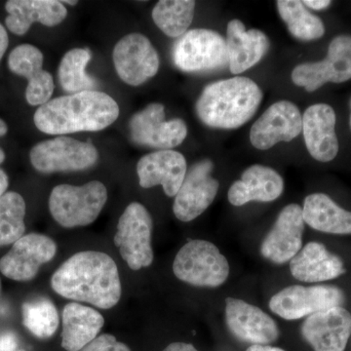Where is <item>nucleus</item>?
I'll use <instances>...</instances> for the list:
<instances>
[{
	"instance_id": "11",
	"label": "nucleus",
	"mask_w": 351,
	"mask_h": 351,
	"mask_svg": "<svg viewBox=\"0 0 351 351\" xmlns=\"http://www.w3.org/2000/svg\"><path fill=\"white\" fill-rule=\"evenodd\" d=\"M129 126L134 143L160 151L178 147L188 135L184 120L165 119V110L161 104H151L134 114Z\"/></svg>"
},
{
	"instance_id": "26",
	"label": "nucleus",
	"mask_w": 351,
	"mask_h": 351,
	"mask_svg": "<svg viewBox=\"0 0 351 351\" xmlns=\"http://www.w3.org/2000/svg\"><path fill=\"white\" fill-rule=\"evenodd\" d=\"M103 315L92 307L69 302L62 317V348L66 351H80L98 337L103 329Z\"/></svg>"
},
{
	"instance_id": "23",
	"label": "nucleus",
	"mask_w": 351,
	"mask_h": 351,
	"mask_svg": "<svg viewBox=\"0 0 351 351\" xmlns=\"http://www.w3.org/2000/svg\"><path fill=\"white\" fill-rule=\"evenodd\" d=\"M294 278L301 282L316 283L338 278L346 272L343 261L328 251L319 242H309L290 261Z\"/></svg>"
},
{
	"instance_id": "27",
	"label": "nucleus",
	"mask_w": 351,
	"mask_h": 351,
	"mask_svg": "<svg viewBox=\"0 0 351 351\" xmlns=\"http://www.w3.org/2000/svg\"><path fill=\"white\" fill-rule=\"evenodd\" d=\"M304 223L313 230L331 234H351V212L337 205L324 193L306 196L302 207Z\"/></svg>"
},
{
	"instance_id": "18",
	"label": "nucleus",
	"mask_w": 351,
	"mask_h": 351,
	"mask_svg": "<svg viewBox=\"0 0 351 351\" xmlns=\"http://www.w3.org/2000/svg\"><path fill=\"white\" fill-rule=\"evenodd\" d=\"M301 332L314 351H345L351 336V314L343 306L311 314Z\"/></svg>"
},
{
	"instance_id": "15",
	"label": "nucleus",
	"mask_w": 351,
	"mask_h": 351,
	"mask_svg": "<svg viewBox=\"0 0 351 351\" xmlns=\"http://www.w3.org/2000/svg\"><path fill=\"white\" fill-rule=\"evenodd\" d=\"M54 240L39 233H29L13 244L11 250L0 260V271L15 281H29L38 274L44 263L56 255Z\"/></svg>"
},
{
	"instance_id": "28",
	"label": "nucleus",
	"mask_w": 351,
	"mask_h": 351,
	"mask_svg": "<svg viewBox=\"0 0 351 351\" xmlns=\"http://www.w3.org/2000/svg\"><path fill=\"white\" fill-rule=\"evenodd\" d=\"M195 10L193 0H161L152 10V19L166 36L181 38L191 27Z\"/></svg>"
},
{
	"instance_id": "9",
	"label": "nucleus",
	"mask_w": 351,
	"mask_h": 351,
	"mask_svg": "<svg viewBox=\"0 0 351 351\" xmlns=\"http://www.w3.org/2000/svg\"><path fill=\"white\" fill-rule=\"evenodd\" d=\"M345 302V292L335 285H293L274 295L270 299L269 308L283 319L297 320L343 306Z\"/></svg>"
},
{
	"instance_id": "2",
	"label": "nucleus",
	"mask_w": 351,
	"mask_h": 351,
	"mask_svg": "<svg viewBox=\"0 0 351 351\" xmlns=\"http://www.w3.org/2000/svg\"><path fill=\"white\" fill-rule=\"evenodd\" d=\"M119 117V107L104 92H78L53 99L34 113L36 128L48 135L101 131Z\"/></svg>"
},
{
	"instance_id": "25",
	"label": "nucleus",
	"mask_w": 351,
	"mask_h": 351,
	"mask_svg": "<svg viewBox=\"0 0 351 351\" xmlns=\"http://www.w3.org/2000/svg\"><path fill=\"white\" fill-rule=\"evenodd\" d=\"M5 9L7 29L17 36L27 34L34 23L56 27L68 15L66 7L57 0H9Z\"/></svg>"
},
{
	"instance_id": "38",
	"label": "nucleus",
	"mask_w": 351,
	"mask_h": 351,
	"mask_svg": "<svg viewBox=\"0 0 351 351\" xmlns=\"http://www.w3.org/2000/svg\"><path fill=\"white\" fill-rule=\"evenodd\" d=\"M8 184V176L3 170L0 169V197L5 195Z\"/></svg>"
},
{
	"instance_id": "32",
	"label": "nucleus",
	"mask_w": 351,
	"mask_h": 351,
	"mask_svg": "<svg viewBox=\"0 0 351 351\" xmlns=\"http://www.w3.org/2000/svg\"><path fill=\"white\" fill-rule=\"evenodd\" d=\"M23 322L36 338L49 339L59 328V313L50 300L27 302L23 304Z\"/></svg>"
},
{
	"instance_id": "19",
	"label": "nucleus",
	"mask_w": 351,
	"mask_h": 351,
	"mask_svg": "<svg viewBox=\"0 0 351 351\" xmlns=\"http://www.w3.org/2000/svg\"><path fill=\"white\" fill-rule=\"evenodd\" d=\"M43 54L32 44H22L12 50L8 58V66L15 75L27 78L25 99L31 106L48 103L54 92V80L43 69Z\"/></svg>"
},
{
	"instance_id": "22",
	"label": "nucleus",
	"mask_w": 351,
	"mask_h": 351,
	"mask_svg": "<svg viewBox=\"0 0 351 351\" xmlns=\"http://www.w3.org/2000/svg\"><path fill=\"white\" fill-rule=\"evenodd\" d=\"M228 66L233 75H239L257 64L269 49V38L258 29L246 31L243 23L232 20L226 29Z\"/></svg>"
},
{
	"instance_id": "8",
	"label": "nucleus",
	"mask_w": 351,
	"mask_h": 351,
	"mask_svg": "<svg viewBox=\"0 0 351 351\" xmlns=\"http://www.w3.org/2000/svg\"><path fill=\"white\" fill-rule=\"evenodd\" d=\"M98 158V151L93 144L69 137L44 141L29 152L34 169L43 174L86 170L94 166Z\"/></svg>"
},
{
	"instance_id": "31",
	"label": "nucleus",
	"mask_w": 351,
	"mask_h": 351,
	"mask_svg": "<svg viewBox=\"0 0 351 351\" xmlns=\"http://www.w3.org/2000/svg\"><path fill=\"white\" fill-rule=\"evenodd\" d=\"M25 216L22 195L10 191L0 197V246L14 244L24 237Z\"/></svg>"
},
{
	"instance_id": "42",
	"label": "nucleus",
	"mask_w": 351,
	"mask_h": 351,
	"mask_svg": "<svg viewBox=\"0 0 351 351\" xmlns=\"http://www.w3.org/2000/svg\"><path fill=\"white\" fill-rule=\"evenodd\" d=\"M62 3L64 4H69V5H75V4H77V1H69V0H66V1H61Z\"/></svg>"
},
{
	"instance_id": "16",
	"label": "nucleus",
	"mask_w": 351,
	"mask_h": 351,
	"mask_svg": "<svg viewBox=\"0 0 351 351\" xmlns=\"http://www.w3.org/2000/svg\"><path fill=\"white\" fill-rule=\"evenodd\" d=\"M302 131V117L295 104L279 101L270 106L252 126L250 141L256 149L267 151L280 142L294 140Z\"/></svg>"
},
{
	"instance_id": "17",
	"label": "nucleus",
	"mask_w": 351,
	"mask_h": 351,
	"mask_svg": "<svg viewBox=\"0 0 351 351\" xmlns=\"http://www.w3.org/2000/svg\"><path fill=\"white\" fill-rule=\"evenodd\" d=\"M304 223L300 205L284 207L261 245L263 257L277 265L290 262L302 248Z\"/></svg>"
},
{
	"instance_id": "35",
	"label": "nucleus",
	"mask_w": 351,
	"mask_h": 351,
	"mask_svg": "<svg viewBox=\"0 0 351 351\" xmlns=\"http://www.w3.org/2000/svg\"><path fill=\"white\" fill-rule=\"evenodd\" d=\"M8 44L9 38L5 27L0 24V61H1L4 54H5L7 48H8Z\"/></svg>"
},
{
	"instance_id": "4",
	"label": "nucleus",
	"mask_w": 351,
	"mask_h": 351,
	"mask_svg": "<svg viewBox=\"0 0 351 351\" xmlns=\"http://www.w3.org/2000/svg\"><path fill=\"white\" fill-rule=\"evenodd\" d=\"M107 200L108 191L103 182H89L80 186L60 184L51 193L50 213L64 228L85 226L96 221Z\"/></svg>"
},
{
	"instance_id": "37",
	"label": "nucleus",
	"mask_w": 351,
	"mask_h": 351,
	"mask_svg": "<svg viewBox=\"0 0 351 351\" xmlns=\"http://www.w3.org/2000/svg\"><path fill=\"white\" fill-rule=\"evenodd\" d=\"M162 351H198L195 346L191 343H170L167 348H164Z\"/></svg>"
},
{
	"instance_id": "24",
	"label": "nucleus",
	"mask_w": 351,
	"mask_h": 351,
	"mask_svg": "<svg viewBox=\"0 0 351 351\" xmlns=\"http://www.w3.org/2000/svg\"><path fill=\"white\" fill-rule=\"evenodd\" d=\"M282 177L272 168L253 165L247 168L241 180L233 182L228 197L233 206H242L251 201L271 202L282 195Z\"/></svg>"
},
{
	"instance_id": "13",
	"label": "nucleus",
	"mask_w": 351,
	"mask_h": 351,
	"mask_svg": "<svg viewBox=\"0 0 351 351\" xmlns=\"http://www.w3.org/2000/svg\"><path fill=\"white\" fill-rule=\"evenodd\" d=\"M213 169V162L206 159L195 163L186 172L175 196L173 212L176 218L189 223L204 213L213 203L219 186V182L212 177Z\"/></svg>"
},
{
	"instance_id": "3",
	"label": "nucleus",
	"mask_w": 351,
	"mask_h": 351,
	"mask_svg": "<svg viewBox=\"0 0 351 351\" xmlns=\"http://www.w3.org/2000/svg\"><path fill=\"white\" fill-rule=\"evenodd\" d=\"M263 100L257 83L235 76L208 85L196 101L197 117L212 128L237 129L255 115Z\"/></svg>"
},
{
	"instance_id": "33",
	"label": "nucleus",
	"mask_w": 351,
	"mask_h": 351,
	"mask_svg": "<svg viewBox=\"0 0 351 351\" xmlns=\"http://www.w3.org/2000/svg\"><path fill=\"white\" fill-rule=\"evenodd\" d=\"M80 351H131V350L125 343L119 341L112 335L103 334L97 337Z\"/></svg>"
},
{
	"instance_id": "14",
	"label": "nucleus",
	"mask_w": 351,
	"mask_h": 351,
	"mask_svg": "<svg viewBox=\"0 0 351 351\" xmlns=\"http://www.w3.org/2000/svg\"><path fill=\"white\" fill-rule=\"evenodd\" d=\"M226 324L234 338L252 346H269L280 337V330L274 318L260 307L243 300H226Z\"/></svg>"
},
{
	"instance_id": "5",
	"label": "nucleus",
	"mask_w": 351,
	"mask_h": 351,
	"mask_svg": "<svg viewBox=\"0 0 351 351\" xmlns=\"http://www.w3.org/2000/svg\"><path fill=\"white\" fill-rule=\"evenodd\" d=\"M173 272L182 282L196 287L217 288L230 276L228 260L216 245L206 240H191L178 252Z\"/></svg>"
},
{
	"instance_id": "1",
	"label": "nucleus",
	"mask_w": 351,
	"mask_h": 351,
	"mask_svg": "<svg viewBox=\"0 0 351 351\" xmlns=\"http://www.w3.org/2000/svg\"><path fill=\"white\" fill-rule=\"evenodd\" d=\"M51 286L66 299L101 309L117 306L122 294L117 263L103 252L84 251L71 256L53 274Z\"/></svg>"
},
{
	"instance_id": "39",
	"label": "nucleus",
	"mask_w": 351,
	"mask_h": 351,
	"mask_svg": "<svg viewBox=\"0 0 351 351\" xmlns=\"http://www.w3.org/2000/svg\"><path fill=\"white\" fill-rule=\"evenodd\" d=\"M246 351H286L276 346L255 345L251 346Z\"/></svg>"
},
{
	"instance_id": "43",
	"label": "nucleus",
	"mask_w": 351,
	"mask_h": 351,
	"mask_svg": "<svg viewBox=\"0 0 351 351\" xmlns=\"http://www.w3.org/2000/svg\"><path fill=\"white\" fill-rule=\"evenodd\" d=\"M350 128H351V115H350Z\"/></svg>"
},
{
	"instance_id": "10",
	"label": "nucleus",
	"mask_w": 351,
	"mask_h": 351,
	"mask_svg": "<svg viewBox=\"0 0 351 351\" xmlns=\"http://www.w3.org/2000/svg\"><path fill=\"white\" fill-rule=\"evenodd\" d=\"M351 78V36H339L330 43L327 57L315 63L295 66L292 80L297 86L313 92L327 82L341 83Z\"/></svg>"
},
{
	"instance_id": "21",
	"label": "nucleus",
	"mask_w": 351,
	"mask_h": 351,
	"mask_svg": "<svg viewBox=\"0 0 351 351\" xmlns=\"http://www.w3.org/2000/svg\"><path fill=\"white\" fill-rule=\"evenodd\" d=\"M336 112L331 106L316 104L302 115V132L309 154L320 162H329L339 152Z\"/></svg>"
},
{
	"instance_id": "30",
	"label": "nucleus",
	"mask_w": 351,
	"mask_h": 351,
	"mask_svg": "<svg viewBox=\"0 0 351 351\" xmlns=\"http://www.w3.org/2000/svg\"><path fill=\"white\" fill-rule=\"evenodd\" d=\"M90 50L75 48L66 52L59 66V82L64 91L69 93L89 91L96 86L93 78L86 73V66L91 60Z\"/></svg>"
},
{
	"instance_id": "7",
	"label": "nucleus",
	"mask_w": 351,
	"mask_h": 351,
	"mask_svg": "<svg viewBox=\"0 0 351 351\" xmlns=\"http://www.w3.org/2000/svg\"><path fill=\"white\" fill-rule=\"evenodd\" d=\"M173 61L186 73L214 71L228 66L225 38L207 29L186 32L173 47Z\"/></svg>"
},
{
	"instance_id": "34",
	"label": "nucleus",
	"mask_w": 351,
	"mask_h": 351,
	"mask_svg": "<svg viewBox=\"0 0 351 351\" xmlns=\"http://www.w3.org/2000/svg\"><path fill=\"white\" fill-rule=\"evenodd\" d=\"M0 351H21L17 336L12 332L0 334Z\"/></svg>"
},
{
	"instance_id": "36",
	"label": "nucleus",
	"mask_w": 351,
	"mask_h": 351,
	"mask_svg": "<svg viewBox=\"0 0 351 351\" xmlns=\"http://www.w3.org/2000/svg\"><path fill=\"white\" fill-rule=\"evenodd\" d=\"M302 3L304 4V6L309 7L314 10H322V9L330 6L331 1L329 0H306V1H302Z\"/></svg>"
},
{
	"instance_id": "12",
	"label": "nucleus",
	"mask_w": 351,
	"mask_h": 351,
	"mask_svg": "<svg viewBox=\"0 0 351 351\" xmlns=\"http://www.w3.org/2000/svg\"><path fill=\"white\" fill-rule=\"evenodd\" d=\"M112 57L120 80L131 86L144 84L159 69L157 51L144 34H130L120 39Z\"/></svg>"
},
{
	"instance_id": "41",
	"label": "nucleus",
	"mask_w": 351,
	"mask_h": 351,
	"mask_svg": "<svg viewBox=\"0 0 351 351\" xmlns=\"http://www.w3.org/2000/svg\"><path fill=\"white\" fill-rule=\"evenodd\" d=\"M4 159H5V154H4V152L0 149V164L3 162Z\"/></svg>"
},
{
	"instance_id": "6",
	"label": "nucleus",
	"mask_w": 351,
	"mask_h": 351,
	"mask_svg": "<svg viewBox=\"0 0 351 351\" xmlns=\"http://www.w3.org/2000/svg\"><path fill=\"white\" fill-rule=\"evenodd\" d=\"M152 226L151 214L141 203L132 202L120 217L114 244L132 270L149 267L154 262Z\"/></svg>"
},
{
	"instance_id": "20",
	"label": "nucleus",
	"mask_w": 351,
	"mask_h": 351,
	"mask_svg": "<svg viewBox=\"0 0 351 351\" xmlns=\"http://www.w3.org/2000/svg\"><path fill=\"white\" fill-rule=\"evenodd\" d=\"M188 167L184 156L180 152L166 149L147 154L138 160V182L143 189L162 186L169 197L177 195L186 178Z\"/></svg>"
},
{
	"instance_id": "40",
	"label": "nucleus",
	"mask_w": 351,
	"mask_h": 351,
	"mask_svg": "<svg viewBox=\"0 0 351 351\" xmlns=\"http://www.w3.org/2000/svg\"><path fill=\"white\" fill-rule=\"evenodd\" d=\"M7 132H8V126H7V124L4 120L0 119V137H3V136H5Z\"/></svg>"
},
{
	"instance_id": "29",
	"label": "nucleus",
	"mask_w": 351,
	"mask_h": 351,
	"mask_svg": "<svg viewBox=\"0 0 351 351\" xmlns=\"http://www.w3.org/2000/svg\"><path fill=\"white\" fill-rule=\"evenodd\" d=\"M279 15L287 25L288 31L295 38L302 41L315 40L322 38L325 27L319 17L309 12L299 0L277 1Z\"/></svg>"
}]
</instances>
